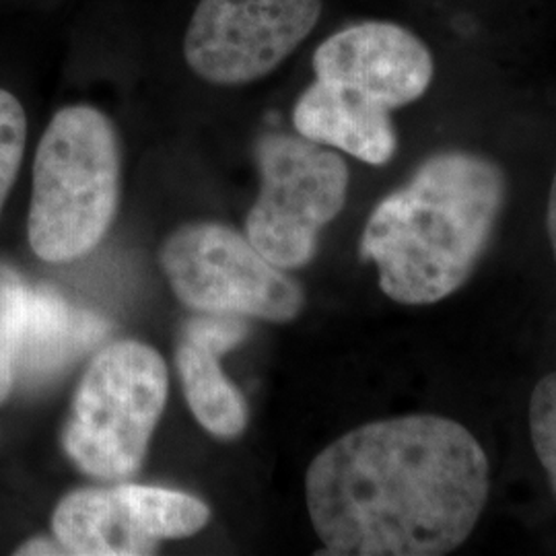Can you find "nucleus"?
<instances>
[{
	"label": "nucleus",
	"mask_w": 556,
	"mask_h": 556,
	"mask_svg": "<svg viewBox=\"0 0 556 556\" xmlns=\"http://www.w3.org/2000/svg\"><path fill=\"white\" fill-rule=\"evenodd\" d=\"M489 491L482 445L439 415L357 427L305 475L309 519L326 546L319 555H450L475 532Z\"/></svg>",
	"instance_id": "nucleus-1"
},
{
	"label": "nucleus",
	"mask_w": 556,
	"mask_h": 556,
	"mask_svg": "<svg viewBox=\"0 0 556 556\" xmlns=\"http://www.w3.org/2000/svg\"><path fill=\"white\" fill-rule=\"evenodd\" d=\"M509 181L497 161L441 151L374 208L361 239L381 291L402 305L452 298L477 273L505 211Z\"/></svg>",
	"instance_id": "nucleus-2"
},
{
	"label": "nucleus",
	"mask_w": 556,
	"mask_h": 556,
	"mask_svg": "<svg viewBox=\"0 0 556 556\" xmlns=\"http://www.w3.org/2000/svg\"><path fill=\"white\" fill-rule=\"evenodd\" d=\"M119 200V144L112 122L91 105L62 108L34 161L27 233L46 262H71L98 248Z\"/></svg>",
	"instance_id": "nucleus-3"
},
{
	"label": "nucleus",
	"mask_w": 556,
	"mask_h": 556,
	"mask_svg": "<svg viewBox=\"0 0 556 556\" xmlns=\"http://www.w3.org/2000/svg\"><path fill=\"white\" fill-rule=\"evenodd\" d=\"M167 365L137 340L103 349L80 379L64 427L66 454L103 480L132 477L167 400Z\"/></svg>",
	"instance_id": "nucleus-4"
},
{
	"label": "nucleus",
	"mask_w": 556,
	"mask_h": 556,
	"mask_svg": "<svg viewBox=\"0 0 556 556\" xmlns=\"http://www.w3.org/2000/svg\"><path fill=\"white\" fill-rule=\"evenodd\" d=\"M262 186L248 220V239L278 268L316 256L321 229L337 219L349 192V167L330 147L273 132L256 147Z\"/></svg>",
	"instance_id": "nucleus-5"
},
{
	"label": "nucleus",
	"mask_w": 556,
	"mask_h": 556,
	"mask_svg": "<svg viewBox=\"0 0 556 556\" xmlns=\"http://www.w3.org/2000/svg\"><path fill=\"white\" fill-rule=\"evenodd\" d=\"M161 268L186 305L206 314L291 321L305 295L256 245L217 223L178 229L161 248Z\"/></svg>",
	"instance_id": "nucleus-6"
},
{
	"label": "nucleus",
	"mask_w": 556,
	"mask_h": 556,
	"mask_svg": "<svg viewBox=\"0 0 556 556\" xmlns=\"http://www.w3.org/2000/svg\"><path fill=\"white\" fill-rule=\"evenodd\" d=\"M321 7L324 0H200L184 59L213 85L262 79L314 31Z\"/></svg>",
	"instance_id": "nucleus-7"
},
{
	"label": "nucleus",
	"mask_w": 556,
	"mask_h": 556,
	"mask_svg": "<svg viewBox=\"0 0 556 556\" xmlns=\"http://www.w3.org/2000/svg\"><path fill=\"white\" fill-rule=\"evenodd\" d=\"M316 80L388 112L420 100L435 75L427 43L390 21L349 25L319 43Z\"/></svg>",
	"instance_id": "nucleus-8"
},
{
	"label": "nucleus",
	"mask_w": 556,
	"mask_h": 556,
	"mask_svg": "<svg viewBox=\"0 0 556 556\" xmlns=\"http://www.w3.org/2000/svg\"><path fill=\"white\" fill-rule=\"evenodd\" d=\"M105 319L71 305L50 287L29 289L15 351V383L40 388L100 344Z\"/></svg>",
	"instance_id": "nucleus-9"
},
{
	"label": "nucleus",
	"mask_w": 556,
	"mask_h": 556,
	"mask_svg": "<svg viewBox=\"0 0 556 556\" xmlns=\"http://www.w3.org/2000/svg\"><path fill=\"white\" fill-rule=\"evenodd\" d=\"M390 114L328 83L314 80L295 103L293 124L305 139L349 153L369 165H386L397 149L396 128Z\"/></svg>",
	"instance_id": "nucleus-10"
},
{
	"label": "nucleus",
	"mask_w": 556,
	"mask_h": 556,
	"mask_svg": "<svg viewBox=\"0 0 556 556\" xmlns=\"http://www.w3.org/2000/svg\"><path fill=\"white\" fill-rule=\"evenodd\" d=\"M52 530L66 555H155L160 540L149 536L130 505L114 489H83L62 498Z\"/></svg>",
	"instance_id": "nucleus-11"
},
{
	"label": "nucleus",
	"mask_w": 556,
	"mask_h": 556,
	"mask_svg": "<svg viewBox=\"0 0 556 556\" xmlns=\"http://www.w3.org/2000/svg\"><path fill=\"white\" fill-rule=\"evenodd\" d=\"M178 371L186 400L200 425L215 438H238L248 408L238 388L225 378L219 355L186 340L178 351Z\"/></svg>",
	"instance_id": "nucleus-12"
},
{
	"label": "nucleus",
	"mask_w": 556,
	"mask_h": 556,
	"mask_svg": "<svg viewBox=\"0 0 556 556\" xmlns=\"http://www.w3.org/2000/svg\"><path fill=\"white\" fill-rule=\"evenodd\" d=\"M119 491L142 530L155 540L192 536L211 519L208 507L200 498L179 491L144 484H119Z\"/></svg>",
	"instance_id": "nucleus-13"
},
{
	"label": "nucleus",
	"mask_w": 556,
	"mask_h": 556,
	"mask_svg": "<svg viewBox=\"0 0 556 556\" xmlns=\"http://www.w3.org/2000/svg\"><path fill=\"white\" fill-rule=\"evenodd\" d=\"M29 287L17 270L0 262V404L15 386V351Z\"/></svg>",
	"instance_id": "nucleus-14"
},
{
	"label": "nucleus",
	"mask_w": 556,
	"mask_h": 556,
	"mask_svg": "<svg viewBox=\"0 0 556 556\" xmlns=\"http://www.w3.org/2000/svg\"><path fill=\"white\" fill-rule=\"evenodd\" d=\"M528 417L534 452L556 497V371L538 381Z\"/></svg>",
	"instance_id": "nucleus-15"
},
{
	"label": "nucleus",
	"mask_w": 556,
	"mask_h": 556,
	"mask_svg": "<svg viewBox=\"0 0 556 556\" xmlns=\"http://www.w3.org/2000/svg\"><path fill=\"white\" fill-rule=\"evenodd\" d=\"M27 119L20 100L0 89V213L20 174L25 153Z\"/></svg>",
	"instance_id": "nucleus-16"
},
{
	"label": "nucleus",
	"mask_w": 556,
	"mask_h": 556,
	"mask_svg": "<svg viewBox=\"0 0 556 556\" xmlns=\"http://www.w3.org/2000/svg\"><path fill=\"white\" fill-rule=\"evenodd\" d=\"M238 318L231 314H211V318L194 319L188 326V340L220 355L245 337V326Z\"/></svg>",
	"instance_id": "nucleus-17"
},
{
	"label": "nucleus",
	"mask_w": 556,
	"mask_h": 556,
	"mask_svg": "<svg viewBox=\"0 0 556 556\" xmlns=\"http://www.w3.org/2000/svg\"><path fill=\"white\" fill-rule=\"evenodd\" d=\"M15 555H66V551H64V546L60 544L59 540H56V542H50V540H46V538H34V540L25 542Z\"/></svg>",
	"instance_id": "nucleus-18"
},
{
	"label": "nucleus",
	"mask_w": 556,
	"mask_h": 556,
	"mask_svg": "<svg viewBox=\"0 0 556 556\" xmlns=\"http://www.w3.org/2000/svg\"><path fill=\"white\" fill-rule=\"evenodd\" d=\"M546 231L551 239V248H553V256L556 260V172L551 186V194H548V208H546Z\"/></svg>",
	"instance_id": "nucleus-19"
}]
</instances>
